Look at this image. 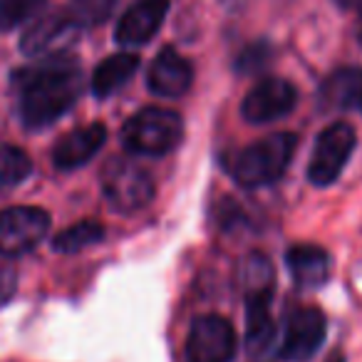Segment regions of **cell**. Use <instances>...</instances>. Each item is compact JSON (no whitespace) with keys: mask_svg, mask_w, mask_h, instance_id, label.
<instances>
[{"mask_svg":"<svg viewBox=\"0 0 362 362\" xmlns=\"http://www.w3.org/2000/svg\"><path fill=\"white\" fill-rule=\"evenodd\" d=\"M117 0H67L65 13L82 28H97L107 23L115 13Z\"/></svg>","mask_w":362,"mask_h":362,"instance_id":"cell-21","label":"cell"},{"mask_svg":"<svg viewBox=\"0 0 362 362\" xmlns=\"http://www.w3.org/2000/svg\"><path fill=\"white\" fill-rule=\"evenodd\" d=\"M357 146V136L352 124L347 122H332L317 134L313 146L310 161H308V181L313 187H330L340 179L342 169L350 161Z\"/></svg>","mask_w":362,"mask_h":362,"instance_id":"cell-5","label":"cell"},{"mask_svg":"<svg viewBox=\"0 0 362 362\" xmlns=\"http://www.w3.org/2000/svg\"><path fill=\"white\" fill-rule=\"evenodd\" d=\"M194 82V70L187 57H181L174 47H164L154 57L149 72H146V87L151 95L164 97V100H176L187 95Z\"/></svg>","mask_w":362,"mask_h":362,"instance_id":"cell-12","label":"cell"},{"mask_svg":"<svg viewBox=\"0 0 362 362\" xmlns=\"http://www.w3.org/2000/svg\"><path fill=\"white\" fill-rule=\"evenodd\" d=\"M298 105V90L283 77H266L248 90L241 102V117L248 124H268L291 115Z\"/></svg>","mask_w":362,"mask_h":362,"instance_id":"cell-10","label":"cell"},{"mask_svg":"<svg viewBox=\"0 0 362 362\" xmlns=\"http://www.w3.org/2000/svg\"><path fill=\"white\" fill-rule=\"evenodd\" d=\"M273 293L246 296V350L251 357H263L276 345V322L271 315Z\"/></svg>","mask_w":362,"mask_h":362,"instance_id":"cell-15","label":"cell"},{"mask_svg":"<svg viewBox=\"0 0 362 362\" xmlns=\"http://www.w3.org/2000/svg\"><path fill=\"white\" fill-rule=\"evenodd\" d=\"M45 3L47 0H0V33H11L25 25Z\"/></svg>","mask_w":362,"mask_h":362,"instance_id":"cell-22","label":"cell"},{"mask_svg":"<svg viewBox=\"0 0 362 362\" xmlns=\"http://www.w3.org/2000/svg\"><path fill=\"white\" fill-rule=\"evenodd\" d=\"M357 11H360V23H362V6L357 8ZM360 40H362V28H360Z\"/></svg>","mask_w":362,"mask_h":362,"instance_id":"cell-27","label":"cell"},{"mask_svg":"<svg viewBox=\"0 0 362 362\" xmlns=\"http://www.w3.org/2000/svg\"><path fill=\"white\" fill-rule=\"evenodd\" d=\"M340 6H347V8H360L362 6V0H337Z\"/></svg>","mask_w":362,"mask_h":362,"instance_id":"cell-25","label":"cell"},{"mask_svg":"<svg viewBox=\"0 0 362 362\" xmlns=\"http://www.w3.org/2000/svg\"><path fill=\"white\" fill-rule=\"evenodd\" d=\"M18 293V273L11 266L0 263V308L8 305V303L16 298Z\"/></svg>","mask_w":362,"mask_h":362,"instance_id":"cell-24","label":"cell"},{"mask_svg":"<svg viewBox=\"0 0 362 362\" xmlns=\"http://www.w3.org/2000/svg\"><path fill=\"white\" fill-rule=\"evenodd\" d=\"M286 266L293 283L305 291L325 286L332 271V258L325 248L315 243H296L286 251Z\"/></svg>","mask_w":362,"mask_h":362,"instance_id":"cell-14","label":"cell"},{"mask_svg":"<svg viewBox=\"0 0 362 362\" xmlns=\"http://www.w3.org/2000/svg\"><path fill=\"white\" fill-rule=\"evenodd\" d=\"M360 112H362V107H360Z\"/></svg>","mask_w":362,"mask_h":362,"instance_id":"cell-28","label":"cell"},{"mask_svg":"<svg viewBox=\"0 0 362 362\" xmlns=\"http://www.w3.org/2000/svg\"><path fill=\"white\" fill-rule=\"evenodd\" d=\"M317 100L325 110H360L362 107V67H340L320 85Z\"/></svg>","mask_w":362,"mask_h":362,"instance_id":"cell-16","label":"cell"},{"mask_svg":"<svg viewBox=\"0 0 362 362\" xmlns=\"http://www.w3.org/2000/svg\"><path fill=\"white\" fill-rule=\"evenodd\" d=\"M327 362H345V357H342V352H340V350H335L330 357H327Z\"/></svg>","mask_w":362,"mask_h":362,"instance_id":"cell-26","label":"cell"},{"mask_svg":"<svg viewBox=\"0 0 362 362\" xmlns=\"http://www.w3.org/2000/svg\"><path fill=\"white\" fill-rule=\"evenodd\" d=\"M271 57H273V50L268 42H253V45H248L246 50L236 57V70L241 72V75H256V72H261L263 67L271 62Z\"/></svg>","mask_w":362,"mask_h":362,"instance_id":"cell-23","label":"cell"},{"mask_svg":"<svg viewBox=\"0 0 362 362\" xmlns=\"http://www.w3.org/2000/svg\"><path fill=\"white\" fill-rule=\"evenodd\" d=\"M33 161L23 149L13 144H0V194L18 187L30 176Z\"/></svg>","mask_w":362,"mask_h":362,"instance_id":"cell-20","label":"cell"},{"mask_svg":"<svg viewBox=\"0 0 362 362\" xmlns=\"http://www.w3.org/2000/svg\"><path fill=\"white\" fill-rule=\"evenodd\" d=\"M298 149V136L293 132H276L261 141H253L233 159L231 174L238 187L261 189L271 187L286 174L293 154Z\"/></svg>","mask_w":362,"mask_h":362,"instance_id":"cell-2","label":"cell"},{"mask_svg":"<svg viewBox=\"0 0 362 362\" xmlns=\"http://www.w3.org/2000/svg\"><path fill=\"white\" fill-rule=\"evenodd\" d=\"M166 13H169V0H139L119 18L115 40L122 47L146 45L164 25Z\"/></svg>","mask_w":362,"mask_h":362,"instance_id":"cell-11","label":"cell"},{"mask_svg":"<svg viewBox=\"0 0 362 362\" xmlns=\"http://www.w3.org/2000/svg\"><path fill=\"white\" fill-rule=\"evenodd\" d=\"M184 136V122L176 112L161 107H144L127 119L122 129V144L127 151L141 156H164Z\"/></svg>","mask_w":362,"mask_h":362,"instance_id":"cell-3","label":"cell"},{"mask_svg":"<svg viewBox=\"0 0 362 362\" xmlns=\"http://www.w3.org/2000/svg\"><path fill=\"white\" fill-rule=\"evenodd\" d=\"M50 233V214L40 206H11L0 211V256L30 253Z\"/></svg>","mask_w":362,"mask_h":362,"instance_id":"cell-6","label":"cell"},{"mask_svg":"<svg viewBox=\"0 0 362 362\" xmlns=\"http://www.w3.org/2000/svg\"><path fill=\"white\" fill-rule=\"evenodd\" d=\"M136 70H139V55L134 52H117V55L105 57L92 72V92L100 100H107L112 92L122 90Z\"/></svg>","mask_w":362,"mask_h":362,"instance_id":"cell-17","label":"cell"},{"mask_svg":"<svg viewBox=\"0 0 362 362\" xmlns=\"http://www.w3.org/2000/svg\"><path fill=\"white\" fill-rule=\"evenodd\" d=\"M241 286L246 296H263L276 288V273L263 253H251L241 266Z\"/></svg>","mask_w":362,"mask_h":362,"instance_id":"cell-19","label":"cell"},{"mask_svg":"<svg viewBox=\"0 0 362 362\" xmlns=\"http://www.w3.org/2000/svg\"><path fill=\"white\" fill-rule=\"evenodd\" d=\"M236 330L223 315H199L187 337L189 362H231L236 357Z\"/></svg>","mask_w":362,"mask_h":362,"instance_id":"cell-9","label":"cell"},{"mask_svg":"<svg viewBox=\"0 0 362 362\" xmlns=\"http://www.w3.org/2000/svg\"><path fill=\"white\" fill-rule=\"evenodd\" d=\"M105 238V226L100 221H80L72 226L62 228L55 238H52V248L57 253H77L85 248L95 246Z\"/></svg>","mask_w":362,"mask_h":362,"instance_id":"cell-18","label":"cell"},{"mask_svg":"<svg viewBox=\"0 0 362 362\" xmlns=\"http://www.w3.org/2000/svg\"><path fill=\"white\" fill-rule=\"evenodd\" d=\"M21 92V119L28 129H45L75 107L82 92V72L67 57L37 60L16 72Z\"/></svg>","mask_w":362,"mask_h":362,"instance_id":"cell-1","label":"cell"},{"mask_svg":"<svg viewBox=\"0 0 362 362\" xmlns=\"http://www.w3.org/2000/svg\"><path fill=\"white\" fill-rule=\"evenodd\" d=\"M82 28L62 13H50L45 18H35L25 33H23L21 50L23 55L33 60H52L62 57L77 40H80Z\"/></svg>","mask_w":362,"mask_h":362,"instance_id":"cell-7","label":"cell"},{"mask_svg":"<svg viewBox=\"0 0 362 362\" xmlns=\"http://www.w3.org/2000/svg\"><path fill=\"white\" fill-rule=\"evenodd\" d=\"M327 335V320L322 310L313 305L298 308L288 315L283 327L278 357L283 362H310Z\"/></svg>","mask_w":362,"mask_h":362,"instance_id":"cell-8","label":"cell"},{"mask_svg":"<svg viewBox=\"0 0 362 362\" xmlns=\"http://www.w3.org/2000/svg\"><path fill=\"white\" fill-rule=\"evenodd\" d=\"M102 192L117 211H139L154 199V179L141 164L115 156L102 166Z\"/></svg>","mask_w":362,"mask_h":362,"instance_id":"cell-4","label":"cell"},{"mask_svg":"<svg viewBox=\"0 0 362 362\" xmlns=\"http://www.w3.org/2000/svg\"><path fill=\"white\" fill-rule=\"evenodd\" d=\"M105 141H107V127L100 124V122L67 132L55 144V149H52V164L60 171H72L77 166H85L105 146Z\"/></svg>","mask_w":362,"mask_h":362,"instance_id":"cell-13","label":"cell"}]
</instances>
